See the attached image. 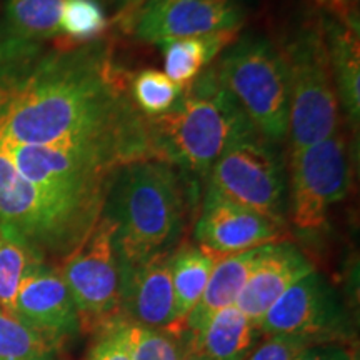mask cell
<instances>
[{"mask_svg": "<svg viewBox=\"0 0 360 360\" xmlns=\"http://www.w3.org/2000/svg\"><path fill=\"white\" fill-rule=\"evenodd\" d=\"M130 82L107 39L0 37V142L82 152L112 172L152 159Z\"/></svg>", "mask_w": 360, "mask_h": 360, "instance_id": "obj_1", "label": "cell"}, {"mask_svg": "<svg viewBox=\"0 0 360 360\" xmlns=\"http://www.w3.org/2000/svg\"><path fill=\"white\" fill-rule=\"evenodd\" d=\"M195 200V177L169 162L143 159L115 169L102 212L115 225L120 272L177 249Z\"/></svg>", "mask_w": 360, "mask_h": 360, "instance_id": "obj_2", "label": "cell"}, {"mask_svg": "<svg viewBox=\"0 0 360 360\" xmlns=\"http://www.w3.org/2000/svg\"><path fill=\"white\" fill-rule=\"evenodd\" d=\"M152 159L207 177L229 147L257 135L254 125L220 82L214 62L182 89L164 114L146 117Z\"/></svg>", "mask_w": 360, "mask_h": 360, "instance_id": "obj_3", "label": "cell"}, {"mask_svg": "<svg viewBox=\"0 0 360 360\" xmlns=\"http://www.w3.org/2000/svg\"><path fill=\"white\" fill-rule=\"evenodd\" d=\"M214 67L255 130L281 143L289 130L290 107L289 67L282 49L265 35L245 34L224 49Z\"/></svg>", "mask_w": 360, "mask_h": 360, "instance_id": "obj_4", "label": "cell"}, {"mask_svg": "<svg viewBox=\"0 0 360 360\" xmlns=\"http://www.w3.org/2000/svg\"><path fill=\"white\" fill-rule=\"evenodd\" d=\"M289 67L290 155L334 135L340 129L337 101L322 25H305L282 49Z\"/></svg>", "mask_w": 360, "mask_h": 360, "instance_id": "obj_5", "label": "cell"}, {"mask_svg": "<svg viewBox=\"0 0 360 360\" xmlns=\"http://www.w3.org/2000/svg\"><path fill=\"white\" fill-rule=\"evenodd\" d=\"M207 177L210 188L285 227L289 184L278 143L260 134L247 137L229 147Z\"/></svg>", "mask_w": 360, "mask_h": 360, "instance_id": "obj_6", "label": "cell"}, {"mask_svg": "<svg viewBox=\"0 0 360 360\" xmlns=\"http://www.w3.org/2000/svg\"><path fill=\"white\" fill-rule=\"evenodd\" d=\"M60 276L79 312L80 328L102 332L117 321H124L115 225L105 214L102 212L84 244L64 260Z\"/></svg>", "mask_w": 360, "mask_h": 360, "instance_id": "obj_7", "label": "cell"}, {"mask_svg": "<svg viewBox=\"0 0 360 360\" xmlns=\"http://www.w3.org/2000/svg\"><path fill=\"white\" fill-rule=\"evenodd\" d=\"M350 167L344 134L334 135L290 155L289 215L302 232H315L327 222L332 205L347 195Z\"/></svg>", "mask_w": 360, "mask_h": 360, "instance_id": "obj_8", "label": "cell"}, {"mask_svg": "<svg viewBox=\"0 0 360 360\" xmlns=\"http://www.w3.org/2000/svg\"><path fill=\"white\" fill-rule=\"evenodd\" d=\"M244 8L233 0H148L130 20L139 40H169L238 32Z\"/></svg>", "mask_w": 360, "mask_h": 360, "instance_id": "obj_9", "label": "cell"}, {"mask_svg": "<svg viewBox=\"0 0 360 360\" xmlns=\"http://www.w3.org/2000/svg\"><path fill=\"white\" fill-rule=\"evenodd\" d=\"M342 330L344 315L339 297L315 270L283 292L259 326L262 337L299 335L314 342H330L340 337Z\"/></svg>", "mask_w": 360, "mask_h": 360, "instance_id": "obj_10", "label": "cell"}, {"mask_svg": "<svg viewBox=\"0 0 360 360\" xmlns=\"http://www.w3.org/2000/svg\"><path fill=\"white\" fill-rule=\"evenodd\" d=\"M283 227L249 207L237 204L214 188L207 187L202 210L195 224L197 245L215 257L274 244L282 237Z\"/></svg>", "mask_w": 360, "mask_h": 360, "instance_id": "obj_11", "label": "cell"}, {"mask_svg": "<svg viewBox=\"0 0 360 360\" xmlns=\"http://www.w3.org/2000/svg\"><path fill=\"white\" fill-rule=\"evenodd\" d=\"M13 317L60 344L80 330L79 312L64 278L45 262L30 269L22 281Z\"/></svg>", "mask_w": 360, "mask_h": 360, "instance_id": "obj_12", "label": "cell"}, {"mask_svg": "<svg viewBox=\"0 0 360 360\" xmlns=\"http://www.w3.org/2000/svg\"><path fill=\"white\" fill-rule=\"evenodd\" d=\"M172 252L154 255L147 262L120 272V314L124 321L175 332V302L170 274Z\"/></svg>", "mask_w": 360, "mask_h": 360, "instance_id": "obj_13", "label": "cell"}, {"mask_svg": "<svg viewBox=\"0 0 360 360\" xmlns=\"http://www.w3.org/2000/svg\"><path fill=\"white\" fill-rule=\"evenodd\" d=\"M312 270L314 265L295 244L278 240L265 245L262 257L237 297L236 307L259 328L278 297Z\"/></svg>", "mask_w": 360, "mask_h": 360, "instance_id": "obj_14", "label": "cell"}, {"mask_svg": "<svg viewBox=\"0 0 360 360\" xmlns=\"http://www.w3.org/2000/svg\"><path fill=\"white\" fill-rule=\"evenodd\" d=\"M339 105L355 132L360 120V45L357 27L342 19L321 22Z\"/></svg>", "mask_w": 360, "mask_h": 360, "instance_id": "obj_15", "label": "cell"}, {"mask_svg": "<svg viewBox=\"0 0 360 360\" xmlns=\"http://www.w3.org/2000/svg\"><path fill=\"white\" fill-rule=\"evenodd\" d=\"M191 335V347L202 360H245L262 337L236 305L215 312Z\"/></svg>", "mask_w": 360, "mask_h": 360, "instance_id": "obj_16", "label": "cell"}, {"mask_svg": "<svg viewBox=\"0 0 360 360\" xmlns=\"http://www.w3.org/2000/svg\"><path fill=\"white\" fill-rule=\"evenodd\" d=\"M265 245L240 252V254L227 255L215 264L200 302L188 314L184 323V328L188 334H195L197 330H200L202 326L215 312L229 305H236L237 297L244 289L247 278L257 265L259 259L262 257Z\"/></svg>", "mask_w": 360, "mask_h": 360, "instance_id": "obj_17", "label": "cell"}, {"mask_svg": "<svg viewBox=\"0 0 360 360\" xmlns=\"http://www.w3.org/2000/svg\"><path fill=\"white\" fill-rule=\"evenodd\" d=\"M219 260L209 250L193 244H182L172 252L170 274L175 302V332H187L184 328L186 319L200 302L210 274Z\"/></svg>", "mask_w": 360, "mask_h": 360, "instance_id": "obj_18", "label": "cell"}, {"mask_svg": "<svg viewBox=\"0 0 360 360\" xmlns=\"http://www.w3.org/2000/svg\"><path fill=\"white\" fill-rule=\"evenodd\" d=\"M238 32L188 37L159 44L164 53V74L179 87H186L215 62L224 49H227Z\"/></svg>", "mask_w": 360, "mask_h": 360, "instance_id": "obj_19", "label": "cell"}, {"mask_svg": "<svg viewBox=\"0 0 360 360\" xmlns=\"http://www.w3.org/2000/svg\"><path fill=\"white\" fill-rule=\"evenodd\" d=\"M64 0H6L0 37L25 42L60 39V12Z\"/></svg>", "mask_w": 360, "mask_h": 360, "instance_id": "obj_20", "label": "cell"}, {"mask_svg": "<svg viewBox=\"0 0 360 360\" xmlns=\"http://www.w3.org/2000/svg\"><path fill=\"white\" fill-rule=\"evenodd\" d=\"M45 262L22 238L0 225V310L13 315L15 297L24 277L35 265Z\"/></svg>", "mask_w": 360, "mask_h": 360, "instance_id": "obj_21", "label": "cell"}, {"mask_svg": "<svg viewBox=\"0 0 360 360\" xmlns=\"http://www.w3.org/2000/svg\"><path fill=\"white\" fill-rule=\"evenodd\" d=\"M122 332L132 360H182L191 347L188 332H172L122 321Z\"/></svg>", "mask_w": 360, "mask_h": 360, "instance_id": "obj_22", "label": "cell"}, {"mask_svg": "<svg viewBox=\"0 0 360 360\" xmlns=\"http://www.w3.org/2000/svg\"><path fill=\"white\" fill-rule=\"evenodd\" d=\"M60 342L40 334L13 315L0 310V360H42L56 357Z\"/></svg>", "mask_w": 360, "mask_h": 360, "instance_id": "obj_23", "label": "cell"}, {"mask_svg": "<svg viewBox=\"0 0 360 360\" xmlns=\"http://www.w3.org/2000/svg\"><path fill=\"white\" fill-rule=\"evenodd\" d=\"M182 89L164 72L154 69L141 70L130 82L132 101L143 117H155L167 112L177 102Z\"/></svg>", "mask_w": 360, "mask_h": 360, "instance_id": "obj_24", "label": "cell"}, {"mask_svg": "<svg viewBox=\"0 0 360 360\" xmlns=\"http://www.w3.org/2000/svg\"><path fill=\"white\" fill-rule=\"evenodd\" d=\"M109 20L98 0H64L60 37L70 42H92L105 32Z\"/></svg>", "mask_w": 360, "mask_h": 360, "instance_id": "obj_25", "label": "cell"}, {"mask_svg": "<svg viewBox=\"0 0 360 360\" xmlns=\"http://www.w3.org/2000/svg\"><path fill=\"white\" fill-rule=\"evenodd\" d=\"M310 344H319L299 335H274L265 337L262 344L252 350L245 360H294Z\"/></svg>", "mask_w": 360, "mask_h": 360, "instance_id": "obj_26", "label": "cell"}, {"mask_svg": "<svg viewBox=\"0 0 360 360\" xmlns=\"http://www.w3.org/2000/svg\"><path fill=\"white\" fill-rule=\"evenodd\" d=\"M122 321H117L101 332V339L89 355V360H132L122 332Z\"/></svg>", "mask_w": 360, "mask_h": 360, "instance_id": "obj_27", "label": "cell"}, {"mask_svg": "<svg viewBox=\"0 0 360 360\" xmlns=\"http://www.w3.org/2000/svg\"><path fill=\"white\" fill-rule=\"evenodd\" d=\"M294 360H354L352 354L340 344L319 342L310 344Z\"/></svg>", "mask_w": 360, "mask_h": 360, "instance_id": "obj_28", "label": "cell"}, {"mask_svg": "<svg viewBox=\"0 0 360 360\" xmlns=\"http://www.w3.org/2000/svg\"><path fill=\"white\" fill-rule=\"evenodd\" d=\"M148 0H122L119 4V11H120V19L124 22H130L132 17L137 13L141 8L146 6Z\"/></svg>", "mask_w": 360, "mask_h": 360, "instance_id": "obj_29", "label": "cell"}, {"mask_svg": "<svg viewBox=\"0 0 360 360\" xmlns=\"http://www.w3.org/2000/svg\"><path fill=\"white\" fill-rule=\"evenodd\" d=\"M182 360H202L199 355H197L195 352H193L192 350V347H188L187 349V352H186V355H184V359Z\"/></svg>", "mask_w": 360, "mask_h": 360, "instance_id": "obj_30", "label": "cell"}, {"mask_svg": "<svg viewBox=\"0 0 360 360\" xmlns=\"http://www.w3.org/2000/svg\"><path fill=\"white\" fill-rule=\"evenodd\" d=\"M42 360H56V357H49V359H42Z\"/></svg>", "mask_w": 360, "mask_h": 360, "instance_id": "obj_31", "label": "cell"}, {"mask_svg": "<svg viewBox=\"0 0 360 360\" xmlns=\"http://www.w3.org/2000/svg\"><path fill=\"white\" fill-rule=\"evenodd\" d=\"M112 2H117V4H120V2H122V0H112Z\"/></svg>", "mask_w": 360, "mask_h": 360, "instance_id": "obj_32", "label": "cell"}]
</instances>
